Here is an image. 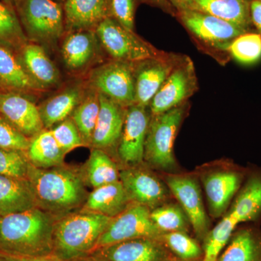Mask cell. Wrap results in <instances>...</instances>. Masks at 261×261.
I'll use <instances>...</instances> for the list:
<instances>
[{
	"instance_id": "29",
	"label": "cell",
	"mask_w": 261,
	"mask_h": 261,
	"mask_svg": "<svg viewBox=\"0 0 261 261\" xmlns=\"http://www.w3.org/2000/svg\"><path fill=\"white\" fill-rule=\"evenodd\" d=\"M65 154L57 143L51 130L46 128L31 139L27 152L29 163L39 168L63 166Z\"/></svg>"
},
{
	"instance_id": "24",
	"label": "cell",
	"mask_w": 261,
	"mask_h": 261,
	"mask_svg": "<svg viewBox=\"0 0 261 261\" xmlns=\"http://www.w3.org/2000/svg\"><path fill=\"white\" fill-rule=\"evenodd\" d=\"M132 203L121 181L94 189L82 207L83 211L116 217Z\"/></svg>"
},
{
	"instance_id": "31",
	"label": "cell",
	"mask_w": 261,
	"mask_h": 261,
	"mask_svg": "<svg viewBox=\"0 0 261 261\" xmlns=\"http://www.w3.org/2000/svg\"><path fill=\"white\" fill-rule=\"evenodd\" d=\"M99 112V94L90 88L84 93L80 104L71 114L84 145H91L92 135Z\"/></svg>"
},
{
	"instance_id": "30",
	"label": "cell",
	"mask_w": 261,
	"mask_h": 261,
	"mask_svg": "<svg viewBox=\"0 0 261 261\" xmlns=\"http://www.w3.org/2000/svg\"><path fill=\"white\" fill-rule=\"evenodd\" d=\"M116 163L104 150L93 148L81 173L85 184L93 189L119 181Z\"/></svg>"
},
{
	"instance_id": "16",
	"label": "cell",
	"mask_w": 261,
	"mask_h": 261,
	"mask_svg": "<svg viewBox=\"0 0 261 261\" xmlns=\"http://www.w3.org/2000/svg\"><path fill=\"white\" fill-rule=\"evenodd\" d=\"M119 179L130 200L150 210L167 200V187L153 174L139 168H125L120 171Z\"/></svg>"
},
{
	"instance_id": "17",
	"label": "cell",
	"mask_w": 261,
	"mask_h": 261,
	"mask_svg": "<svg viewBox=\"0 0 261 261\" xmlns=\"http://www.w3.org/2000/svg\"><path fill=\"white\" fill-rule=\"evenodd\" d=\"M0 115L29 139L44 128L39 108L17 92H0Z\"/></svg>"
},
{
	"instance_id": "10",
	"label": "cell",
	"mask_w": 261,
	"mask_h": 261,
	"mask_svg": "<svg viewBox=\"0 0 261 261\" xmlns=\"http://www.w3.org/2000/svg\"><path fill=\"white\" fill-rule=\"evenodd\" d=\"M150 212L149 207L132 202L126 210L111 220L95 249L135 239H159L163 233L154 224Z\"/></svg>"
},
{
	"instance_id": "44",
	"label": "cell",
	"mask_w": 261,
	"mask_h": 261,
	"mask_svg": "<svg viewBox=\"0 0 261 261\" xmlns=\"http://www.w3.org/2000/svg\"><path fill=\"white\" fill-rule=\"evenodd\" d=\"M172 5L176 13L180 10L189 9L191 5L192 0H168Z\"/></svg>"
},
{
	"instance_id": "37",
	"label": "cell",
	"mask_w": 261,
	"mask_h": 261,
	"mask_svg": "<svg viewBox=\"0 0 261 261\" xmlns=\"http://www.w3.org/2000/svg\"><path fill=\"white\" fill-rule=\"evenodd\" d=\"M29 165L27 152L0 148V175L27 179Z\"/></svg>"
},
{
	"instance_id": "4",
	"label": "cell",
	"mask_w": 261,
	"mask_h": 261,
	"mask_svg": "<svg viewBox=\"0 0 261 261\" xmlns=\"http://www.w3.org/2000/svg\"><path fill=\"white\" fill-rule=\"evenodd\" d=\"M15 11L29 42L53 47L65 30L64 10L57 0H17Z\"/></svg>"
},
{
	"instance_id": "48",
	"label": "cell",
	"mask_w": 261,
	"mask_h": 261,
	"mask_svg": "<svg viewBox=\"0 0 261 261\" xmlns=\"http://www.w3.org/2000/svg\"><path fill=\"white\" fill-rule=\"evenodd\" d=\"M171 261H198V260H181V259H180V260H176V259H175V260H171Z\"/></svg>"
},
{
	"instance_id": "9",
	"label": "cell",
	"mask_w": 261,
	"mask_h": 261,
	"mask_svg": "<svg viewBox=\"0 0 261 261\" xmlns=\"http://www.w3.org/2000/svg\"><path fill=\"white\" fill-rule=\"evenodd\" d=\"M197 90L198 80L195 65L191 58L183 56L152 98L149 106L151 116L185 104Z\"/></svg>"
},
{
	"instance_id": "21",
	"label": "cell",
	"mask_w": 261,
	"mask_h": 261,
	"mask_svg": "<svg viewBox=\"0 0 261 261\" xmlns=\"http://www.w3.org/2000/svg\"><path fill=\"white\" fill-rule=\"evenodd\" d=\"M65 27L71 32L94 30L109 17L108 0H65Z\"/></svg>"
},
{
	"instance_id": "18",
	"label": "cell",
	"mask_w": 261,
	"mask_h": 261,
	"mask_svg": "<svg viewBox=\"0 0 261 261\" xmlns=\"http://www.w3.org/2000/svg\"><path fill=\"white\" fill-rule=\"evenodd\" d=\"M227 214L240 226L261 221V168L247 170Z\"/></svg>"
},
{
	"instance_id": "12",
	"label": "cell",
	"mask_w": 261,
	"mask_h": 261,
	"mask_svg": "<svg viewBox=\"0 0 261 261\" xmlns=\"http://www.w3.org/2000/svg\"><path fill=\"white\" fill-rule=\"evenodd\" d=\"M87 256L97 261L175 260L159 239L140 238L98 247Z\"/></svg>"
},
{
	"instance_id": "46",
	"label": "cell",
	"mask_w": 261,
	"mask_h": 261,
	"mask_svg": "<svg viewBox=\"0 0 261 261\" xmlns=\"http://www.w3.org/2000/svg\"><path fill=\"white\" fill-rule=\"evenodd\" d=\"M0 1L3 2V3H6V4L14 7L15 2H16L17 0H0Z\"/></svg>"
},
{
	"instance_id": "22",
	"label": "cell",
	"mask_w": 261,
	"mask_h": 261,
	"mask_svg": "<svg viewBox=\"0 0 261 261\" xmlns=\"http://www.w3.org/2000/svg\"><path fill=\"white\" fill-rule=\"evenodd\" d=\"M98 38L94 30L71 32L65 38L61 54L70 71H81L91 64L98 53Z\"/></svg>"
},
{
	"instance_id": "28",
	"label": "cell",
	"mask_w": 261,
	"mask_h": 261,
	"mask_svg": "<svg viewBox=\"0 0 261 261\" xmlns=\"http://www.w3.org/2000/svg\"><path fill=\"white\" fill-rule=\"evenodd\" d=\"M0 87L17 92L42 90L33 82L24 68L18 55L0 45Z\"/></svg>"
},
{
	"instance_id": "32",
	"label": "cell",
	"mask_w": 261,
	"mask_h": 261,
	"mask_svg": "<svg viewBox=\"0 0 261 261\" xmlns=\"http://www.w3.org/2000/svg\"><path fill=\"white\" fill-rule=\"evenodd\" d=\"M28 42L14 7L0 1V45L18 53Z\"/></svg>"
},
{
	"instance_id": "40",
	"label": "cell",
	"mask_w": 261,
	"mask_h": 261,
	"mask_svg": "<svg viewBox=\"0 0 261 261\" xmlns=\"http://www.w3.org/2000/svg\"><path fill=\"white\" fill-rule=\"evenodd\" d=\"M135 7V0H108L109 17L134 32Z\"/></svg>"
},
{
	"instance_id": "38",
	"label": "cell",
	"mask_w": 261,
	"mask_h": 261,
	"mask_svg": "<svg viewBox=\"0 0 261 261\" xmlns=\"http://www.w3.org/2000/svg\"><path fill=\"white\" fill-rule=\"evenodd\" d=\"M57 143L65 154L84 145L80 132L71 118H68L50 129Z\"/></svg>"
},
{
	"instance_id": "5",
	"label": "cell",
	"mask_w": 261,
	"mask_h": 261,
	"mask_svg": "<svg viewBox=\"0 0 261 261\" xmlns=\"http://www.w3.org/2000/svg\"><path fill=\"white\" fill-rule=\"evenodd\" d=\"M182 24L191 34L199 47L221 61L231 58L228 49L235 39L247 32L238 25L197 10L186 9L176 13Z\"/></svg>"
},
{
	"instance_id": "3",
	"label": "cell",
	"mask_w": 261,
	"mask_h": 261,
	"mask_svg": "<svg viewBox=\"0 0 261 261\" xmlns=\"http://www.w3.org/2000/svg\"><path fill=\"white\" fill-rule=\"evenodd\" d=\"M113 218L80 211L66 215L55 224L53 254L63 261L87 256Z\"/></svg>"
},
{
	"instance_id": "23",
	"label": "cell",
	"mask_w": 261,
	"mask_h": 261,
	"mask_svg": "<svg viewBox=\"0 0 261 261\" xmlns=\"http://www.w3.org/2000/svg\"><path fill=\"white\" fill-rule=\"evenodd\" d=\"M251 0H192L189 9L214 15L247 32L254 30L250 17Z\"/></svg>"
},
{
	"instance_id": "35",
	"label": "cell",
	"mask_w": 261,
	"mask_h": 261,
	"mask_svg": "<svg viewBox=\"0 0 261 261\" xmlns=\"http://www.w3.org/2000/svg\"><path fill=\"white\" fill-rule=\"evenodd\" d=\"M151 219L163 233L173 231L186 232L188 223L186 214L181 207L165 204L151 210Z\"/></svg>"
},
{
	"instance_id": "47",
	"label": "cell",
	"mask_w": 261,
	"mask_h": 261,
	"mask_svg": "<svg viewBox=\"0 0 261 261\" xmlns=\"http://www.w3.org/2000/svg\"><path fill=\"white\" fill-rule=\"evenodd\" d=\"M0 261H10V260H8V258H6V257L3 256V255H2L1 254H0Z\"/></svg>"
},
{
	"instance_id": "41",
	"label": "cell",
	"mask_w": 261,
	"mask_h": 261,
	"mask_svg": "<svg viewBox=\"0 0 261 261\" xmlns=\"http://www.w3.org/2000/svg\"><path fill=\"white\" fill-rule=\"evenodd\" d=\"M250 17L254 30L261 35V2L250 1Z\"/></svg>"
},
{
	"instance_id": "1",
	"label": "cell",
	"mask_w": 261,
	"mask_h": 261,
	"mask_svg": "<svg viewBox=\"0 0 261 261\" xmlns=\"http://www.w3.org/2000/svg\"><path fill=\"white\" fill-rule=\"evenodd\" d=\"M27 179L37 207L57 220L83 207L89 195L81 173L63 165L39 168L30 163Z\"/></svg>"
},
{
	"instance_id": "49",
	"label": "cell",
	"mask_w": 261,
	"mask_h": 261,
	"mask_svg": "<svg viewBox=\"0 0 261 261\" xmlns=\"http://www.w3.org/2000/svg\"><path fill=\"white\" fill-rule=\"evenodd\" d=\"M57 1L60 2V3H61V2L65 1V0H57Z\"/></svg>"
},
{
	"instance_id": "19",
	"label": "cell",
	"mask_w": 261,
	"mask_h": 261,
	"mask_svg": "<svg viewBox=\"0 0 261 261\" xmlns=\"http://www.w3.org/2000/svg\"><path fill=\"white\" fill-rule=\"evenodd\" d=\"M99 94V112L92 135L93 148L107 149L118 144L121 139L127 108Z\"/></svg>"
},
{
	"instance_id": "6",
	"label": "cell",
	"mask_w": 261,
	"mask_h": 261,
	"mask_svg": "<svg viewBox=\"0 0 261 261\" xmlns=\"http://www.w3.org/2000/svg\"><path fill=\"white\" fill-rule=\"evenodd\" d=\"M188 102L166 112L151 116L146 137L144 160L163 171L174 168L173 145L189 109Z\"/></svg>"
},
{
	"instance_id": "7",
	"label": "cell",
	"mask_w": 261,
	"mask_h": 261,
	"mask_svg": "<svg viewBox=\"0 0 261 261\" xmlns=\"http://www.w3.org/2000/svg\"><path fill=\"white\" fill-rule=\"evenodd\" d=\"M94 31L101 45L114 61L136 63L161 53L111 17L103 20Z\"/></svg>"
},
{
	"instance_id": "43",
	"label": "cell",
	"mask_w": 261,
	"mask_h": 261,
	"mask_svg": "<svg viewBox=\"0 0 261 261\" xmlns=\"http://www.w3.org/2000/svg\"><path fill=\"white\" fill-rule=\"evenodd\" d=\"M152 4L156 5L159 8L164 10V11L167 12L168 13L171 14H176V10L173 8L172 5L170 3L168 0H149Z\"/></svg>"
},
{
	"instance_id": "2",
	"label": "cell",
	"mask_w": 261,
	"mask_h": 261,
	"mask_svg": "<svg viewBox=\"0 0 261 261\" xmlns=\"http://www.w3.org/2000/svg\"><path fill=\"white\" fill-rule=\"evenodd\" d=\"M57 219L36 207L0 216V254L41 256L53 253V237Z\"/></svg>"
},
{
	"instance_id": "15",
	"label": "cell",
	"mask_w": 261,
	"mask_h": 261,
	"mask_svg": "<svg viewBox=\"0 0 261 261\" xmlns=\"http://www.w3.org/2000/svg\"><path fill=\"white\" fill-rule=\"evenodd\" d=\"M247 169L238 166L212 171L202 178L210 211L214 217L226 213L241 188Z\"/></svg>"
},
{
	"instance_id": "11",
	"label": "cell",
	"mask_w": 261,
	"mask_h": 261,
	"mask_svg": "<svg viewBox=\"0 0 261 261\" xmlns=\"http://www.w3.org/2000/svg\"><path fill=\"white\" fill-rule=\"evenodd\" d=\"M182 57V55L161 51L159 56L134 63L136 104L149 107L152 98Z\"/></svg>"
},
{
	"instance_id": "34",
	"label": "cell",
	"mask_w": 261,
	"mask_h": 261,
	"mask_svg": "<svg viewBox=\"0 0 261 261\" xmlns=\"http://www.w3.org/2000/svg\"><path fill=\"white\" fill-rule=\"evenodd\" d=\"M228 51L240 64H255L261 59V35L255 31L244 33L233 39Z\"/></svg>"
},
{
	"instance_id": "33",
	"label": "cell",
	"mask_w": 261,
	"mask_h": 261,
	"mask_svg": "<svg viewBox=\"0 0 261 261\" xmlns=\"http://www.w3.org/2000/svg\"><path fill=\"white\" fill-rule=\"evenodd\" d=\"M238 225L227 214L204 240V254L202 261H217L220 253L228 244Z\"/></svg>"
},
{
	"instance_id": "45",
	"label": "cell",
	"mask_w": 261,
	"mask_h": 261,
	"mask_svg": "<svg viewBox=\"0 0 261 261\" xmlns=\"http://www.w3.org/2000/svg\"><path fill=\"white\" fill-rule=\"evenodd\" d=\"M70 261H97L94 260L92 257L89 256H84L82 257H79V258L74 259Z\"/></svg>"
},
{
	"instance_id": "25",
	"label": "cell",
	"mask_w": 261,
	"mask_h": 261,
	"mask_svg": "<svg viewBox=\"0 0 261 261\" xmlns=\"http://www.w3.org/2000/svg\"><path fill=\"white\" fill-rule=\"evenodd\" d=\"M37 207L28 179L0 175V216L23 212Z\"/></svg>"
},
{
	"instance_id": "39",
	"label": "cell",
	"mask_w": 261,
	"mask_h": 261,
	"mask_svg": "<svg viewBox=\"0 0 261 261\" xmlns=\"http://www.w3.org/2000/svg\"><path fill=\"white\" fill-rule=\"evenodd\" d=\"M31 139L0 115V148L27 152Z\"/></svg>"
},
{
	"instance_id": "13",
	"label": "cell",
	"mask_w": 261,
	"mask_h": 261,
	"mask_svg": "<svg viewBox=\"0 0 261 261\" xmlns=\"http://www.w3.org/2000/svg\"><path fill=\"white\" fill-rule=\"evenodd\" d=\"M166 183L168 190L179 202L197 236L205 239L209 232L210 223L197 181L191 176L168 175L166 177Z\"/></svg>"
},
{
	"instance_id": "8",
	"label": "cell",
	"mask_w": 261,
	"mask_h": 261,
	"mask_svg": "<svg viewBox=\"0 0 261 261\" xmlns=\"http://www.w3.org/2000/svg\"><path fill=\"white\" fill-rule=\"evenodd\" d=\"M90 88L128 108L136 104L134 63L112 60L92 70L89 80Z\"/></svg>"
},
{
	"instance_id": "26",
	"label": "cell",
	"mask_w": 261,
	"mask_h": 261,
	"mask_svg": "<svg viewBox=\"0 0 261 261\" xmlns=\"http://www.w3.org/2000/svg\"><path fill=\"white\" fill-rule=\"evenodd\" d=\"M217 261H261V230L254 225L239 228Z\"/></svg>"
},
{
	"instance_id": "50",
	"label": "cell",
	"mask_w": 261,
	"mask_h": 261,
	"mask_svg": "<svg viewBox=\"0 0 261 261\" xmlns=\"http://www.w3.org/2000/svg\"><path fill=\"white\" fill-rule=\"evenodd\" d=\"M258 1H260V2H261V0H258Z\"/></svg>"
},
{
	"instance_id": "42",
	"label": "cell",
	"mask_w": 261,
	"mask_h": 261,
	"mask_svg": "<svg viewBox=\"0 0 261 261\" xmlns=\"http://www.w3.org/2000/svg\"><path fill=\"white\" fill-rule=\"evenodd\" d=\"M1 255L10 261H63L53 253L41 255V256H14V255H3V254Z\"/></svg>"
},
{
	"instance_id": "14",
	"label": "cell",
	"mask_w": 261,
	"mask_h": 261,
	"mask_svg": "<svg viewBox=\"0 0 261 261\" xmlns=\"http://www.w3.org/2000/svg\"><path fill=\"white\" fill-rule=\"evenodd\" d=\"M147 108L135 104L127 108L118 153L123 163L136 166L144 161L145 144L151 113Z\"/></svg>"
},
{
	"instance_id": "36",
	"label": "cell",
	"mask_w": 261,
	"mask_h": 261,
	"mask_svg": "<svg viewBox=\"0 0 261 261\" xmlns=\"http://www.w3.org/2000/svg\"><path fill=\"white\" fill-rule=\"evenodd\" d=\"M159 240L170 251L184 260H196L202 255V250L195 240L183 231L162 233Z\"/></svg>"
},
{
	"instance_id": "20",
	"label": "cell",
	"mask_w": 261,
	"mask_h": 261,
	"mask_svg": "<svg viewBox=\"0 0 261 261\" xmlns=\"http://www.w3.org/2000/svg\"><path fill=\"white\" fill-rule=\"evenodd\" d=\"M18 57L29 76L41 89L56 87L61 82L59 70L42 45L29 42Z\"/></svg>"
},
{
	"instance_id": "27",
	"label": "cell",
	"mask_w": 261,
	"mask_h": 261,
	"mask_svg": "<svg viewBox=\"0 0 261 261\" xmlns=\"http://www.w3.org/2000/svg\"><path fill=\"white\" fill-rule=\"evenodd\" d=\"M84 93L82 87L78 85L67 87L44 101L39 108L43 125L46 129L69 118L75 108L80 104Z\"/></svg>"
}]
</instances>
